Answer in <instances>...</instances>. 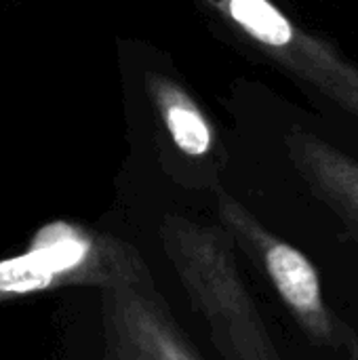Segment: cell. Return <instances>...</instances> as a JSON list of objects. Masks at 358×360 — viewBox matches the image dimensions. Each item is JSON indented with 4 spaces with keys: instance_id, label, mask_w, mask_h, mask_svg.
Segmentation results:
<instances>
[{
    "instance_id": "6da1fadb",
    "label": "cell",
    "mask_w": 358,
    "mask_h": 360,
    "mask_svg": "<svg viewBox=\"0 0 358 360\" xmlns=\"http://www.w3.org/2000/svg\"><path fill=\"white\" fill-rule=\"evenodd\" d=\"M158 236L188 300L209 327L224 360H283L222 226L167 213Z\"/></svg>"
},
{
    "instance_id": "7a4b0ae2",
    "label": "cell",
    "mask_w": 358,
    "mask_h": 360,
    "mask_svg": "<svg viewBox=\"0 0 358 360\" xmlns=\"http://www.w3.org/2000/svg\"><path fill=\"white\" fill-rule=\"evenodd\" d=\"M152 283L146 259L131 243L72 221L42 226L23 253L0 259V302L63 287Z\"/></svg>"
},
{
    "instance_id": "3957f363",
    "label": "cell",
    "mask_w": 358,
    "mask_h": 360,
    "mask_svg": "<svg viewBox=\"0 0 358 360\" xmlns=\"http://www.w3.org/2000/svg\"><path fill=\"white\" fill-rule=\"evenodd\" d=\"M300 84L358 118V63L329 38L291 19L272 0H196Z\"/></svg>"
},
{
    "instance_id": "277c9868",
    "label": "cell",
    "mask_w": 358,
    "mask_h": 360,
    "mask_svg": "<svg viewBox=\"0 0 358 360\" xmlns=\"http://www.w3.org/2000/svg\"><path fill=\"white\" fill-rule=\"evenodd\" d=\"M137 80V110L150 120V133L160 165L175 179L196 188L222 186L219 175L228 152L222 131L190 86L173 68H167L154 51H131Z\"/></svg>"
},
{
    "instance_id": "5b68a950",
    "label": "cell",
    "mask_w": 358,
    "mask_h": 360,
    "mask_svg": "<svg viewBox=\"0 0 358 360\" xmlns=\"http://www.w3.org/2000/svg\"><path fill=\"white\" fill-rule=\"evenodd\" d=\"M219 226L268 278L276 297L308 338L325 350H346L354 331L331 308L314 262L295 245L268 230L232 192L215 190Z\"/></svg>"
},
{
    "instance_id": "8992f818",
    "label": "cell",
    "mask_w": 358,
    "mask_h": 360,
    "mask_svg": "<svg viewBox=\"0 0 358 360\" xmlns=\"http://www.w3.org/2000/svg\"><path fill=\"white\" fill-rule=\"evenodd\" d=\"M103 360H203L156 285L101 289Z\"/></svg>"
},
{
    "instance_id": "52a82bcc",
    "label": "cell",
    "mask_w": 358,
    "mask_h": 360,
    "mask_svg": "<svg viewBox=\"0 0 358 360\" xmlns=\"http://www.w3.org/2000/svg\"><path fill=\"white\" fill-rule=\"evenodd\" d=\"M283 143L295 173L314 198L344 221L350 236H358L357 158L298 122L287 127Z\"/></svg>"
},
{
    "instance_id": "ba28073f",
    "label": "cell",
    "mask_w": 358,
    "mask_h": 360,
    "mask_svg": "<svg viewBox=\"0 0 358 360\" xmlns=\"http://www.w3.org/2000/svg\"><path fill=\"white\" fill-rule=\"evenodd\" d=\"M346 350H348V360H358V331H354V335L350 340V346Z\"/></svg>"
},
{
    "instance_id": "9c48e42d",
    "label": "cell",
    "mask_w": 358,
    "mask_h": 360,
    "mask_svg": "<svg viewBox=\"0 0 358 360\" xmlns=\"http://www.w3.org/2000/svg\"><path fill=\"white\" fill-rule=\"evenodd\" d=\"M352 238H354V240H357V245H358V236H352Z\"/></svg>"
}]
</instances>
